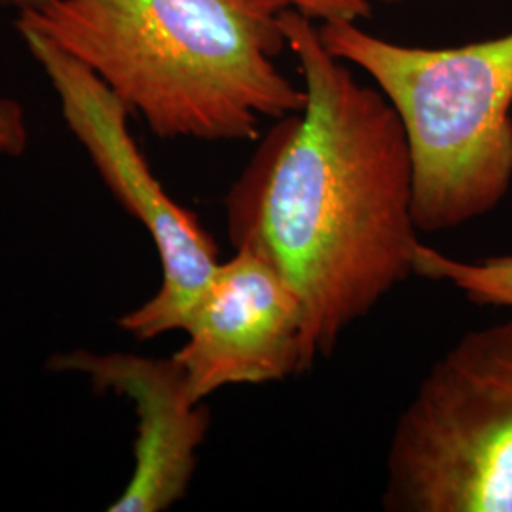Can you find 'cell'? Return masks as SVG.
Here are the masks:
<instances>
[{
	"mask_svg": "<svg viewBox=\"0 0 512 512\" xmlns=\"http://www.w3.org/2000/svg\"><path fill=\"white\" fill-rule=\"evenodd\" d=\"M281 25L306 103L266 133L224 205L234 247L266 256L298 294L310 370L414 275L420 239L399 114L330 54L313 19L287 8Z\"/></svg>",
	"mask_w": 512,
	"mask_h": 512,
	"instance_id": "cell-1",
	"label": "cell"
},
{
	"mask_svg": "<svg viewBox=\"0 0 512 512\" xmlns=\"http://www.w3.org/2000/svg\"><path fill=\"white\" fill-rule=\"evenodd\" d=\"M285 0H52L18 25L50 38L160 139L253 141L304 109L275 65Z\"/></svg>",
	"mask_w": 512,
	"mask_h": 512,
	"instance_id": "cell-2",
	"label": "cell"
},
{
	"mask_svg": "<svg viewBox=\"0 0 512 512\" xmlns=\"http://www.w3.org/2000/svg\"><path fill=\"white\" fill-rule=\"evenodd\" d=\"M319 35L399 114L418 232L454 230L503 202L512 183V31L454 48L397 44L357 21L321 23Z\"/></svg>",
	"mask_w": 512,
	"mask_h": 512,
	"instance_id": "cell-3",
	"label": "cell"
},
{
	"mask_svg": "<svg viewBox=\"0 0 512 512\" xmlns=\"http://www.w3.org/2000/svg\"><path fill=\"white\" fill-rule=\"evenodd\" d=\"M391 512H512V319L471 330L421 380L393 427Z\"/></svg>",
	"mask_w": 512,
	"mask_h": 512,
	"instance_id": "cell-4",
	"label": "cell"
},
{
	"mask_svg": "<svg viewBox=\"0 0 512 512\" xmlns=\"http://www.w3.org/2000/svg\"><path fill=\"white\" fill-rule=\"evenodd\" d=\"M29 52L48 74L61 112L101 179L129 215L139 220L162 262V287L118 325L137 340L183 330L219 266V247L198 217L175 202L152 173L128 128L129 109L109 86L50 38L18 25Z\"/></svg>",
	"mask_w": 512,
	"mask_h": 512,
	"instance_id": "cell-5",
	"label": "cell"
},
{
	"mask_svg": "<svg viewBox=\"0 0 512 512\" xmlns=\"http://www.w3.org/2000/svg\"><path fill=\"white\" fill-rule=\"evenodd\" d=\"M183 330L188 340L173 357L196 401L228 385L283 382L308 370L302 302L251 247L219 262Z\"/></svg>",
	"mask_w": 512,
	"mask_h": 512,
	"instance_id": "cell-6",
	"label": "cell"
},
{
	"mask_svg": "<svg viewBox=\"0 0 512 512\" xmlns=\"http://www.w3.org/2000/svg\"><path fill=\"white\" fill-rule=\"evenodd\" d=\"M48 366L84 374L97 391H114L135 406V469L109 511L160 512L179 503L211 423L209 408L194 399L181 363L175 357L71 351L55 355Z\"/></svg>",
	"mask_w": 512,
	"mask_h": 512,
	"instance_id": "cell-7",
	"label": "cell"
},
{
	"mask_svg": "<svg viewBox=\"0 0 512 512\" xmlns=\"http://www.w3.org/2000/svg\"><path fill=\"white\" fill-rule=\"evenodd\" d=\"M414 275L452 283L478 306L512 308V255L456 260L420 241L414 251Z\"/></svg>",
	"mask_w": 512,
	"mask_h": 512,
	"instance_id": "cell-8",
	"label": "cell"
},
{
	"mask_svg": "<svg viewBox=\"0 0 512 512\" xmlns=\"http://www.w3.org/2000/svg\"><path fill=\"white\" fill-rule=\"evenodd\" d=\"M291 8L306 18L321 23L359 21L368 18L372 6L368 0H285Z\"/></svg>",
	"mask_w": 512,
	"mask_h": 512,
	"instance_id": "cell-9",
	"label": "cell"
},
{
	"mask_svg": "<svg viewBox=\"0 0 512 512\" xmlns=\"http://www.w3.org/2000/svg\"><path fill=\"white\" fill-rule=\"evenodd\" d=\"M29 143L25 114L14 99H0V156H21Z\"/></svg>",
	"mask_w": 512,
	"mask_h": 512,
	"instance_id": "cell-10",
	"label": "cell"
},
{
	"mask_svg": "<svg viewBox=\"0 0 512 512\" xmlns=\"http://www.w3.org/2000/svg\"><path fill=\"white\" fill-rule=\"evenodd\" d=\"M52 0H0V4L4 6H14L18 8L19 14H27V12H40L44 10Z\"/></svg>",
	"mask_w": 512,
	"mask_h": 512,
	"instance_id": "cell-11",
	"label": "cell"
},
{
	"mask_svg": "<svg viewBox=\"0 0 512 512\" xmlns=\"http://www.w3.org/2000/svg\"><path fill=\"white\" fill-rule=\"evenodd\" d=\"M368 2H403V0H368Z\"/></svg>",
	"mask_w": 512,
	"mask_h": 512,
	"instance_id": "cell-12",
	"label": "cell"
}]
</instances>
